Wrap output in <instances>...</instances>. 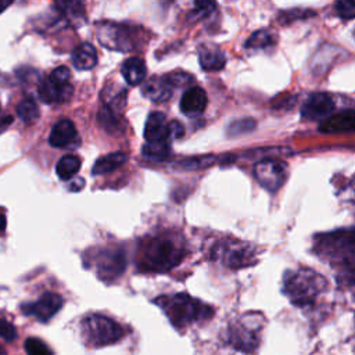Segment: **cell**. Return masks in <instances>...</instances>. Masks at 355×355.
<instances>
[{
	"label": "cell",
	"instance_id": "obj_1",
	"mask_svg": "<svg viewBox=\"0 0 355 355\" xmlns=\"http://www.w3.org/2000/svg\"><path fill=\"white\" fill-rule=\"evenodd\" d=\"M184 257V247L178 237L158 234L140 245L137 263L144 272H165L179 265Z\"/></svg>",
	"mask_w": 355,
	"mask_h": 355
},
{
	"label": "cell",
	"instance_id": "obj_2",
	"mask_svg": "<svg viewBox=\"0 0 355 355\" xmlns=\"http://www.w3.org/2000/svg\"><path fill=\"white\" fill-rule=\"evenodd\" d=\"M154 302L165 312L176 329H183L191 323L205 320L214 313L211 306L186 293L162 295Z\"/></svg>",
	"mask_w": 355,
	"mask_h": 355
},
{
	"label": "cell",
	"instance_id": "obj_3",
	"mask_svg": "<svg viewBox=\"0 0 355 355\" xmlns=\"http://www.w3.org/2000/svg\"><path fill=\"white\" fill-rule=\"evenodd\" d=\"M326 286V279L309 268L287 270L283 277V293L297 306L312 305Z\"/></svg>",
	"mask_w": 355,
	"mask_h": 355
},
{
	"label": "cell",
	"instance_id": "obj_4",
	"mask_svg": "<svg viewBox=\"0 0 355 355\" xmlns=\"http://www.w3.org/2000/svg\"><path fill=\"white\" fill-rule=\"evenodd\" d=\"M80 331L83 340L90 347L114 344L125 334L123 327L118 322L100 313H90L85 316L80 322Z\"/></svg>",
	"mask_w": 355,
	"mask_h": 355
},
{
	"label": "cell",
	"instance_id": "obj_5",
	"mask_svg": "<svg viewBox=\"0 0 355 355\" xmlns=\"http://www.w3.org/2000/svg\"><path fill=\"white\" fill-rule=\"evenodd\" d=\"M263 326V318L259 313H247L234 320L226 334V341L230 347L241 352H252L257 349L261 331Z\"/></svg>",
	"mask_w": 355,
	"mask_h": 355
},
{
	"label": "cell",
	"instance_id": "obj_6",
	"mask_svg": "<svg viewBox=\"0 0 355 355\" xmlns=\"http://www.w3.org/2000/svg\"><path fill=\"white\" fill-rule=\"evenodd\" d=\"M71 72L67 67L61 65L51 71V73L43 79L39 85V97L47 104L64 103L72 96V85L69 83Z\"/></svg>",
	"mask_w": 355,
	"mask_h": 355
},
{
	"label": "cell",
	"instance_id": "obj_7",
	"mask_svg": "<svg viewBox=\"0 0 355 355\" xmlns=\"http://www.w3.org/2000/svg\"><path fill=\"white\" fill-rule=\"evenodd\" d=\"M98 42L115 51H132L135 49V35L133 29L123 24L116 22H101L96 26Z\"/></svg>",
	"mask_w": 355,
	"mask_h": 355
},
{
	"label": "cell",
	"instance_id": "obj_8",
	"mask_svg": "<svg viewBox=\"0 0 355 355\" xmlns=\"http://www.w3.org/2000/svg\"><path fill=\"white\" fill-rule=\"evenodd\" d=\"M254 176L258 183L270 193L277 191L287 179V166L283 161L273 158H263L257 162Z\"/></svg>",
	"mask_w": 355,
	"mask_h": 355
},
{
	"label": "cell",
	"instance_id": "obj_9",
	"mask_svg": "<svg viewBox=\"0 0 355 355\" xmlns=\"http://www.w3.org/2000/svg\"><path fill=\"white\" fill-rule=\"evenodd\" d=\"M97 275L105 280H114L125 270V255L118 248H105L96 255Z\"/></svg>",
	"mask_w": 355,
	"mask_h": 355
},
{
	"label": "cell",
	"instance_id": "obj_10",
	"mask_svg": "<svg viewBox=\"0 0 355 355\" xmlns=\"http://www.w3.org/2000/svg\"><path fill=\"white\" fill-rule=\"evenodd\" d=\"M62 304L64 300L61 295L55 293H44L35 302L24 304L21 309L25 315L33 316L39 322H47L62 308Z\"/></svg>",
	"mask_w": 355,
	"mask_h": 355
},
{
	"label": "cell",
	"instance_id": "obj_11",
	"mask_svg": "<svg viewBox=\"0 0 355 355\" xmlns=\"http://www.w3.org/2000/svg\"><path fill=\"white\" fill-rule=\"evenodd\" d=\"M334 111V100L330 94L316 92L308 96L301 108V115L309 121H324Z\"/></svg>",
	"mask_w": 355,
	"mask_h": 355
},
{
	"label": "cell",
	"instance_id": "obj_12",
	"mask_svg": "<svg viewBox=\"0 0 355 355\" xmlns=\"http://www.w3.org/2000/svg\"><path fill=\"white\" fill-rule=\"evenodd\" d=\"M78 132L72 121L69 119H60L51 128L49 143L57 148H71L78 146Z\"/></svg>",
	"mask_w": 355,
	"mask_h": 355
},
{
	"label": "cell",
	"instance_id": "obj_13",
	"mask_svg": "<svg viewBox=\"0 0 355 355\" xmlns=\"http://www.w3.org/2000/svg\"><path fill=\"white\" fill-rule=\"evenodd\" d=\"M208 97L204 89L194 86L187 89L180 98V111L186 116H197L207 108Z\"/></svg>",
	"mask_w": 355,
	"mask_h": 355
},
{
	"label": "cell",
	"instance_id": "obj_14",
	"mask_svg": "<svg viewBox=\"0 0 355 355\" xmlns=\"http://www.w3.org/2000/svg\"><path fill=\"white\" fill-rule=\"evenodd\" d=\"M354 128H355V112L352 110H344L324 119L319 126V132L327 133V135L345 133V132H352Z\"/></svg>",
	"mask_w": 355,
	"mask_h": 355
},
{
	"label": "cell",
	"instance_id": "obj_15",
	"mask_svg": "<svg viewBox=\"0 0 355 355\" xmlns=\"http://www.w3.org/2000/svg\"><path fill=\"white\" fill-rule=\"evenodd\" d=\"M216 255H219L220 259L230 268H233V266L236 268V266L247 265L252 252L243 243H236V244L229 243V244L219 245Z\"/></svg>",
	"mask_w": 355,
	"mask_h": 355
},
{
	"label": "cell",
	"instance_id": "obj_16",
	"mask_svg": "<svg viewBox=\"0 0 355 355\" xmlns=\"http://www.w3.org/2000/svg\"><path fill=\"white\" fill-rule=\"evenodd\" d=\"M172 92H173V87L166 76L148 78L141 87L143 96L157 103L166 101L172 96Z\"/></svg>",
	"mask_w": 355,
	"mask_h": 355
},
{
	"label": "cell",
	"instance_id": "obj_17",
	"mask_svg": "<svg viewBox=\"0 0 355 355\" xmlns=\"http://www.w3.org/2000/svg\"><path fill=\"white\" fill-rule=\"evenodd\" d=\"M144 139L147 143L169 141L168 137V122L162 112L154 111L148 115L144 126Z\"/></svg>",
	"mask_w": 355,
	"mask_h": 355
},
{
	"label": "cell",
	"instance_id": "obj_18",
	"mask_svg": "<svg viewBox=\"0 0 355 355\" xmlns=\"http://www.w3.org/2000/svg\"><path fill=\"white\" fill-rule=\"evenodd\" d=\"M198 61L204 71H220L226 64L225 53L214 44H202L198 50Z\"/></svg>",
	"mask_w": 355,
	"mask_h": 355
},
{
	"label": "cell",
	"instance_id": "obj_19",
	"mask_svg": "<svg viewBox=\"0 0 355 355\" xmlns=\"http://www.w3.org/2000/svg\"><path fill=\"white\" fill-rule=\"evenodd\" d=\"M121 73L130 86L140 85L146 78V65L139 57H129L121 65Z\"/></svg>",
	"mask_w": 355,
	"mask_h": 355
},
{
	"label": "cell",
	"instance_id": "obj_20",
	"mask_svg": "<svg viewBox=\"0 0 355 355\" xmlns=\"http://www.w3.org/2000/svg\"><path fill=\"white\" fill-rule=\"evenodd\" d=\"M71 58L78 71H89L97 64V51L93 44L82 43L72 51Z\"/></svg>",
	"mask_w": 355,
	"mask_h": 355
},
{
	"label": "cell",
	"instance_id": "obj_21",
	"mask_svg": "<svg viewBox=\"0 0 355 355\" xmlns=\"http://www.w3.org/2000/svg\"><path fill=\"white\" fill-rule=\"evenodd\" d=\"M128 157L125 153L122 151H115V153H111V154H107L101 158H98L94 165H93V169H92V173L93 175H105V173H110L115 169H118L119 166H122L125 162H126Z\"/></svg>",
	"mask_w": 355,
	"mask_h": 355
},
{
	"label": "cell",
	"instance_id": "obj_22",
	"mask_svg": "<svg viewBox=\"0 0 355 355\" xmlns=\"http://www.w3.org/2000/svg\"><path fill=\"white\" fill-rule=\"evenodd\" d=\"M80 169V159L73 154L61 157L55 165V173L61 180H71Z\"/></svg>",
	"mask_w": 355,
	"mask_h": 355
},
{
	"label": "cell",
	"instance_id": "obj_23",
	"mask_svg": "<svg viewBox=\"0 0 355 355\" xmlns=\"http://www.w3.org/2000/svg\"><path fill=\"white\" fill-rule=\"evenodd\" d=\"M275 44V36L266 31V29H261L254 32L245 42V47L247 49H266L269 46Z\"/></svg>",
	"mask_w": 355,
	"mask_h": 355
},
{
	"label": "cell",
	"instance_id": "obj_24",
	"mask_svg": "<svg viewBox=\"0 0 355 355\" xmlns=\"http://www.w3.org/2000/svg\"><path fill=\"white\" fill-rule=\"evenodd\" d=\"M143 155L150 159H164L171 153L169 141H155V143H147L144 144L141 150Z\"/></svg>",
	"mask_w": 355,
	"mask_h": 355
},
{
	"label": "cell",
	"instance_id": "obj_25",
	"mask_svg": "<svg viewBox=\"0 0 355 355\" xmlns=\"http://www.w3.org/2000/svg\"><path fill=\"white\" fill-rule=\"evenodd\" d=\"M18 116L25 123H32L39 118V107L32 98H24L17 107Z\"/></svg>",
	"mask_w": 355,
	"mask_h": 355
},
{
	"label": "cell",
	"instance_id": "obj_26",
	"mask_svg": "<svg viewBox=\"0 0 355 355\" xmlns=\"http://www.w3.org/2000/svg\"><path fill=\"white\" fill-rule=\"evenodd\" d=\"M257 126V121L252 119V118H241V119H236L233 122L229 123L227 129H226V133L229 137H236V136H240V135H244V133H248L251 130H254Z\"/></svg>",
	"mask_w": 355,
	"mask_h": 355
},
{
	"label": "cell",
	"instance_id": "obj_27",
	"mask_svg": "<svg viewBox=\"0 0 355 355\" xmlns=\"http://www.w3.org/2000/svg\"><path fill=\"white\" fill-rule=\"evenodd\" d=\"M24 348L28 355H53L50 347L40 338L29 337L24 343Z\"/></svg>",
	"mask_w": 355,
	"mask_h": 355
},
{
	"label": "cell",
	"instance_id": "obj_28",
	"mask_svg": "<svg viewBox=\"0 0 355 355\" xmlns=\"http://www.w3.org/2000/svg\"><path fill=\"white\" fill-rule=\"evenodd\" d=\"M54 7L69 19H79V17L83 15V6L76 1H58L54 4Z\"/></svg>",
	"mask_w": 355,
	"mask_h": 355
},
{
	"label": "cell",
	"instance_id": "obj_29",
	"mask_svg": "<svg viewBox=\"0 0 355 355\" xmlns=\"http://www.w3.org/2000/svg\"><path fill=\"white\" fill-rule=\"evenodd\" d=\"M194 6L191 19H202L205 15H211L215 11V4L211 1H196Z\"/></svg>",
	"mask_w": 355,
	"mask_h": 355
},
{
	"label": "cell",
	"instance_id": "obj_30",
	"mask_svg": "<svg viewBox=\"0 0 355 355\" xmlns=\"http://www.w3.org/2000/svg\"><path fill=\"white\" fill-rule=\"evenodd\" d=\"M336 12L343 19H352L355 17V4L354 1H337L334 4Z\"/></svg>",
	"mask_w": 355,
	"mask_h": 355
},
{
	"label": "cell",
	"instance_id": "obj_31",
	"mask_svg": "<svg viewBox=\"0 0 355 355\" xmlns=\"http://www.w3.org/2000/svg\"><path fill=\"white\" fill-rule=\"evenodd\" d=\"M216 161L215 157H201V158H191L180 162L179 165L186 168V169H198V168H207L211 164Z\"/></svg>",
	"mask_w": 355,
	"mask_h": 355
},
{
	"label": "cell",
	"instance_id": "obj_32",
	"mask_svg": "<svg viewBox=\"0 0 355 355\" xmlns=\"http://www.w3.org/2000/svg\"><path fill=\"white\" fill-rule=\"evenodd\" d=\"M15 337H17L15 327L10 322L0 319V338L6 341H12Z\"/></svg>",
	"mask_w": 355,
	"mask_h": 355
},
{
	"label": "cell",
	"instance_id": "obj_33",
	"mask_svg": "<svg viewBox=\"0 0 355 355\" xmlns=\"http://www.w3.org/2000/svg\"><path fill=\"white\" fill-rule=\"evenodd\" d=\"M166 78L171 82L172 87H175V86H184V85H187V83H190L193 80L191 76L189 73H184V72H173V73L168 75Z\"/></svg>",
	"mask_w": 355,
	"mask_h": 355
},
{
	"label": "cell",
	"instance_id": "obj_34",
	"mask_svg": "<svg viewBox=\"0 0 355 355\" xmlns=\"http://www.w3.org/2000/svg\"><path fill=\"white\" fill-rule=\"evenodd\" d=\"M184 133V128L179 121H171L168 122V137L171 139H179Z\"/></svg>",
	"mask_w": 355,
	"mask_h": 355
},
{
	"label": "cell",
	"instance_id": "obj_35",
	"mask_svg": "<svg viewBox=\"0 0 355 355\" xmlns=\"http://www.w3.org/2000/svg\"><path fill=\"white\" fill-rule=\"evenodd\" d=\"M83 186H85V180L80 179V178H76V179H73L72 183L69 184V190H71V191H79V190H82Z\"/></svg>",
	"mask_w": 355,
	"mask_h": 355
},
{
	"label": "cell",
	"instance_id": "obj_36",
	"mask_svg": "<svg viewBox=\"0 0 355 355\" xmlns=\"http://www.w3.org/2000/svg\"><path fill=\"white\" fill-rule=\"evenodd\" d=\"M12 122V116L7 115V116H0V133Z\"/></svg>",
	"mask_w": 355,
	"mask_h": 355
},
{
	"label": "cell",
	"instance_id": "obj_37",
	"mask_svg": "<svg viewBox=\"0 0 355 355\" xmlns=\"http://www.w3.org/2000/svg\"><path fill=\"white\" fill-rule=\"evenodd\" d=\"M6 218H4V215L3 214H0V234L4 232V229H6Z\"/></svg>",
	"mask_w": 355,
	"mask_h": 355
},
{
	"label": "cell",
	"instance_id": "obj_38",
	"mask_svg": "<svg viewBox=\"0 0 355 355\" xmlns=\"http://www.w3.org/2000/svg\"><path fill=\"white\" fill-rule=\"evenodd\" d=\"M12 4V1H0V12L4 11L7 7H10Z\"/></svg>",
	"mask_w": 355,
	"mask_h": 355
},
{
	"label": "cell",
	"instance_id": "obj_39",
	"mask_svg": "<svg viewBox=\"0 0 355 355\" xmlns=\"http://www.w3.org/2000/svg\"><path fill=\"white\" fill-rule=\"evenodd\" d=\"M0 355H7V354H6V351H4V349H1V348H0Z\"/></svg>",
	"mask_w": 355,
	"mask_h": 355
}]
</instances>
